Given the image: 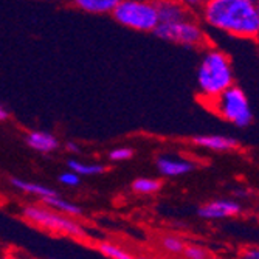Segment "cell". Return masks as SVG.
Returning a JSON list of instances; mask_svg holds the SVG:
<instances>
[{
  "label": "cell",
  "instance_id": "cell-1",
  "mask_svg": "<svg viewBox=\"0 0 259 259\" xmlns=\"http://www.w3.org/2000/svg\"><path fill=\"white\" fill-rule=\"evenodd\" d=\"M208 27L241 39H259V14L253 0H208L200 7Z\"/></svg>",
  "mask_w": 259,
  "mask_h": 259
},
{
  "label": "cell",
  "instance_id": "cell-2",
  "mask_svg": "<svg viewBox=\"0 0 259 259\" xmlns=\"http://www.w3.org/2000/svg\"><path fill=\"white\" fill-rule=\"evenodd\" d=\"M196 79L203 104L218 98L234 85V70L230 56L216 47H206L197 65Z\"/></svg>",
  "mask_w": 259,
  "mask_h": 259
},
{
  "label": "cell",
  "instance_id": "cell-3",
  "mask_svg": "<svg viewBox=\"0 0 259 259\" xmlns=\"http://www.w3.org/2000/svg\"><path fill=\"white\" fill-rule=\"evenodd\" d=\"M22 218L33 227H37L44 231H49L58 236H67L72 239H87L89 233L84 225L75 218H68L58 211L49 208L44 203H27L20 209Z\"/></svg>",
  "mask_w": 259,
  "mask_h": 259
},
{
  "label": "cell",
  "instance_id": "cell-4",
  "mask_svg": "<svg viewBox=\"0 0 259 259\" xmlns=\"http://www.w3.org/2000/svg\"><path fill=\"white\" fill-rule=\"evenodd\" d=\"M205 106L219 118L236 127H248L253 121V110L247 93L236 84L221 93L218 98L205 103Z\"/></svg>",
  "mask_w": 259,
  "mask_h": 259
},
{
  "label": "cell",
  "instance_id": "cell-5",
  "mask_svg": "<svg viewBox=\"0 0 259 259\" xmlns=\"http://www.w3.org/2000/svg\"><path fill=\"white\" fill-rule=\"evenodd\" d=\"M112 16L120 25L141 33L155 31L160 23L157 4L145 0H118Z\"/></svg>",
  "mask_w": 259,
  "mask_h": 259
},
{
  "label": "cell",
  "instance_id": "cell-6",
  "mask_svg": "<svg viewBox=\"0 0 259 259\" xmlns=\"http://www.w3.org/2000/svg\"><path fill=\"white\" fill-rule=\"evenodd\" d=\"M157 37L185 49H202L208 47V36L200 23L191 16L188 19L169 23H158L154 31Z\"/></svg>",
  "mask_w": 259,
  "mask_h": 259
},
{
  "label": "cell",
  "instance_id": "cell-7",
  "mask_svg": "<svg viewBox=\"0 0 259 259\" xmlns=\"http://www.w3.org/2000/svg\"><path fill=\"white\" fill-rule=\"evenodd\" d=\"M155 166H157V171L163 177L174 179V177H182V176L191 174L193 171H196L197 163L193 158L182 157L177 154H161L155 160Z\"/></svg>",
  "mask_w": 259,
  "mask_h": 259
},
{
  "label": "cell",
  "instance_id": "cell-8",
  "mask_svg": "<svg viewBox=\"0 0 259 259\" xmlns=\"http://www.w3.org/2000/svg\"><path fill=\"white\" fill-rule=\"evenodd\" d=\"M242 213V205L233 199H214L199 206L197 214L205 221L236 218Z\"/></svg>",
  "mask_w": 259,
  "mask_h": 259
},
{
  "label": "cell",
  "instance_id": "cell-9",
  "mask_svg": "<svg viewBox=\"0 0 259 259\" xmlns=\"http://www.w3.org/2000/svg\"><path fill=\"white\" fill-rule=\"evenodd\" d=\"M193 145L213 152H231L239 149V140L221 134H200L191 138Z\"/></svg>",
  "mask_w": 259,
  "mask_h": 259
},
{
  "label": "cell",
  "instance_id": "cell-10",
  "mask_svg": "<svg viewBox=\"0 0 259 259\" xmlns=\"http://www.w3.org/2000/svg\"><path fill=\"white\" fill-rule=\"evenodd\" d=\"M25 143L30 149L39 154H52L61 148V141L55 134L40 129L30 131L25 135Z\"/></svg>",
  "mask_w": 259,
  "mask_h": 259
},
{
  "label": "cell",
  "instance_id": "cell-11",
  "mask_svg": "<svg viewBox=\"0 0 259 259\" xmlns=\"http://www.w3.org/2000/svg\"><path fill=\"white\" fill-rule=\"evenodd\" d=\"M11 186L16 188L17 191L27 194V196H31V197H36L42 202H45L47 199H50L53 196L58 194L56 190H53L52 186H47L44 183H39V182H31V180H25V179H19V177H13L10 180Z\"/></svg>",
  "mask_w": 259,
  "mask_h": 259
},
{
  "label": "cell",
  "instance_id": "cell-12",
  "mask_svg": "<svg viewBox=\"0 0 259 259\" xmlns=\"http://www.w3.org/2000/svg\"><path fill=\"white\" fill-rule=\"evenodd\" d=\"M158 10L160 23H169V22H179L183 19L191 17V10L185 4L180 2H171V0H164V2H155Z\"/></svg>",
  "mask_w": 259,
  "mask_h": 259
},
{
  "label": "cell",
  "instance_id": "cell-13",
  "mask_svg": "<svg viewBox=\"0 0 259 259\" xmlns=\"http://www.w3.org/2000/svg\"><path fill=\"white\" fill-rule=\"evenodd\" d=\"M42 203L47 205L49 208H52V209H55V211H58V213H61V214H65L68 218H75V219L82 216V213H84V209L78 203L68 200V199H64L59 193L50 199H47Z\"/></svg>",
  "mask_w": 259,
  "mask_h": 259
},
{
  "label": "cell",
  "instance_id": "cell-14",
  "mask_svg": "<svg viewBox=\"0 0 259 259\" xmlns=\"http://www.w3.org/2000/svg\"><path fill=\"white\" fill-rule=\"evenodd\" d=\"M118 0H76L73 5L89 14H112Z\"/></svg>",
  "mask_w": 259,
  "mask_h": 259
},
{
  "label": "cell",
  "instance_id": "cell-15",
  "mask_svg": "<svg viewBox=\"0 0 259 259\" xmlns=\"http://www.w3.org/2000/svg\"><path fill=\"white\" fill-rule=\"evenodd\" d=\"M67 166L70 171H73L79 177H93V176H100L106 172V164L103 163H85L76 158H72L67 161Z\"/></svg>",
  "mask_w": 259,
  "mask_h": 259
},
{
  "label": "cell",
  "instance_id": "cell-16",
  "mask_svg": "<svg viewBox=\"0 0 259 259\" xmlns=\"http://www.w3.org/2000/svg\"><path fill=\"white\" fill-rule=\"evenodd\" d=\"M97 248L107 259H135V254H132L127 248L112 241H100Z\"/></svg>",
  "mask_w": 259,
  "mask_h": 259
},
{
  "label": "cell",
  "instance_id": "cell-17",
  "mask_svg": "<svg viewBox=\"0 0 259 259\" xmlns=\"http://www.w3.org/2000/svg\"><path fill=\"white\" fill-rule=\"evenodd\" d=\"M161 182L154 177H138L132 182V191L141 196H151L160 191Z\"/></svg>",
  "mask_w": 259,
  "mask_h": 259
},
{
  "label": "cell",
  "instance_id": "cell-18",
  "mask_svg": "<svg viewBox=\"0 0 259 259\" xmlns=\"http://www.w3.org/2000/svg\"><path fill=\"white\" fill-rule=\"evenodd\" d=\"M160 244H161L163 250H166L171 254H182L185 250V245H186V242L180 236H176V234H164Z\"/></svg>",
  "mask_w": 259,
  "mask_h": 259
},
{
  "label": "cell",
  "instance_id": "cell-19",
  "mask_svg": "<svg viewBox=\"0 0 259 259\" xmlns=\"http://www.w3.org/2000/svg\"><path fill=\"white\" fill-rule=\"evenodd\" d=\"M182 254L185 259H209V251L200 244H186Z\"/></svg>",
  "mask_w": 259,
  "mask_h": 259
},
{
  "label": "cell",
  "instance_id": "cell-20",
  "mask_svg": "<svg viewBox=\"0 0 259 259\" xmlns=\"http://www.w3.org/2000/svg\"><path fill=\"white\" fill-rule=\"evenodd\" d=\"M134 149L129 146H118V148H113L109 152V160L115 161V163H120V161H127L134 157Z\"/></svg>",
  "mask_w": 259,
  "mask_h": 259
},
{
  "label": "cell",
  "instance_id": "cell-21",
  "mask_svg": "<svg viewBox=\"0 0 259 259\" xmlns=\"http://www.w3.org/2000/svg\"><path fill=\"white\" fill-rule=\"evenodd\" d=\"M58 180H59V183H62L67 188H75V186H78L81 183V177L78 174H75L73 171H70V169L61 172Z\"/></svg>",
  "mask_w": 259,
  "mask_h": 259
},
{
  "label": "cell",
  "instance_id": "cell-22",
  "mask_svg": "<svg viewBox=\"0 0 259 259\" xmlns=\"http://www.w3.org/2000/svg\"><path fill=\"white\" fill-rule=\"evenodd\" d=\"M241 259H259V247H248L242 251Z\"/></svg>",
  "mask_w": 259,
  "mask_h": 259
},
{
  "label": "cell",
  "instance_id": "cell-23",
  "mask_svg": "<svg viewBox=\"0 0 259 259\" xmlns=\"http://www.w3.org/2000/svg\"><path fill=\"white\" fill-rule=\"evenodd\" d=\"M65 149H67L68 152H72V154H78V152L81 151L79 145L75 143V141H67V143H65Z\"/></svg>",
  "mask_w": 259,
  "mask_h": 259
},
{
  "label": "cell",
  "instance_id": "cell-24",
  "mask_svg": "<svg viewBox=\"0 0 259 259\" xmlns=\"http://www.w3.org/2000/svg\"><path fill=\"white\" fill-rule=\"evenodd\" d=\"M8 118H10L8 110H7L4 106H0V123H2V121H7Z\"/></svg>",
  "mask_w": 259,
  "mask_h": 259
},
{
  "label": "cell",
  "instance_id": "cell-25",
  "mask_svg": "<svg viewBox=\"0 0 259 259\" xmlns=\"http://www.w3.org/2000/svg\"><path fill=\"white\" fill-rule=\"evenodd\" d=\"M0 259H28V257H25V256H19V254H16V253H8V254H4Z\"/></svg>",
  "mask_w": 259,
  "mask_h": 259
},
{
  "label": "cell",
  "instance_id": "cell-26",
  "mask_svg": "<svg viewBox=\"0 0 259 259\" xmlns=\"http://www.w3.org/2000/svg\"><path fill=\"white\" fill-rule=\"evenodd\" d=\"M234 194H236L238 197H248V191L247 190H239V188L234 191Z\"/></svg>",
  "mask_w": 259,
  "mask_h": 259
},
{
  "label": "cell",
  "instance_id": "cell-27",
  "mask_svg": "<svg viewBox=\"0 0 259 259\" xmlns=\"http://www.w3.org/2000/svg\"><path fill=\"white\" fill-rule=\"evenodd\" d=\"M135 259H154L151 256H135Z\"/></svg>",
  "mask_w": 259,
  "mask_h": 259
},
{
  "label": "cell",
  "instance_id": "cell-28",
  "mask_svg": "<svg viewBox=\"0 0 259 259\" xmlns=\"http://www.w3.org/2000/svg\"><path fill=\"white\" fill-rule=\"evenodd\" d=\"M256 8H257V14H259V0L256 2Z\"/></svg>",
  "mask_w": 259,
  "mask_h": 259
},
{
  "label": "cell",
  "instance_id": "cell-29",
  "mask_svg": "<svg viewBox=\"0 0 259 259\" xmlns=\"http://www.w3.org/2000/svg\"><path fill=\"white\" fill-rule=\"evenodd\" d=\"M257 216H259V211H257Z\"/></svg>",
  "mask_w": 259,
  "mask_h": 259
}]
</instances>
